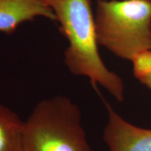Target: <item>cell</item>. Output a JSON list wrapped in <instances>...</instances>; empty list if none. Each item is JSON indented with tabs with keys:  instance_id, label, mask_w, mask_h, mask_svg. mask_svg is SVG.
Masks as SVG:
<instances>
[{
	"instance_id": "obj_9",
	"label": "cell",
	"mask_w": 151,
	"mask_h": 151,
	"mask_svg": "<svg viewBox=\"0 0 151 151\" xmlns=\"http://www.w3.org/2000/svg\"><path fill=\"white\" fill-rule=\"evenodd\" d=\"M148 1H151V0H148Z\"/></svg>"
},
{
	"instance_id": "obj_2",
	"label": "cell",
	"mask_w": 151,
	"mask_h": 151,
	"mask_svg": "<svg viewBox=\"0 0 151 151\" xmlns=\"http://www.w3.org/2000/svg\"><path fill=\"white\" fill-rule=\"evenodd\" d=\"M22 151H91L78 106L65 95L38 102L24 121Z\"/></svg>"
},
{
	"instance_id": "obj_7",
	"label": "cell",
	"mask_w": 151,
	"mask_h": 151,
	"mask_svg": "<svg viewBox=\"0 0 151 151\" xmlns=\"http://www.w3.org/2000/svg\"><path fill=\"white\" fill-rule=\"evenodd\" d=\"M130 61L134 75L139 81L151 76V48L139 52Z\"/></svg>"
},
{
	"instance_id": "obj_4",
	"label": "cell",
	"mask_w": 151,
	"mask_h": 151,
	"mask_svg": "<svg viewBox=\"0 0 151 151\" xmlns=\"http://www.w3.org/2000/svg\"><path fill=\"white\" fill-rule=\"evenodd\" d=\"M104 102L108 112V122L103 137L109 151H151V129L131 124L104 100Z\"/></svg>"
},
{
	"instance_id": "obj_5",
	"label": "cell",
	"mask_w": 151,
	"mask_h": 151,
	"mask_svg": "<svg viewBox=\"0 0 151 151\" xmlns=\"http://www.w3.org/2000/svg\"><path fill=\"white\" fill-rule=\"evenodd\" d=\"M37 17L57 21L54 11L41 0H0V32L11 35Z\"/></svg>"
},
{
	"instance_id": "obj_1",
	"label": "cell",
	"mask_w": 151,
	"mask_h": 151,
	"mask_svg": "<svg viewBox=\"0 0 151 151\" xmlns=\"http://www.w3.org/2000/svg\"><path fill=\"white\" fill-rule=\"evenodd\" d=\"M41 1L54 11L60 32L69 42L64 62L69 72L87 77L96 90L101 86L119 102L123 101V81L106 67L99 52L91 0Z\"/></svg>"
},
{
	"instance_id": "obj_8",
	"label": "cell",
	"mask_w": 151,
	"mask_h": 151,
	"mask_svg": "<svg viewBox=\"0 0 151 151\" xmlns=\"http://www.w3.org/2000/svg\"><path fill=\"white\" fill-rule=\"evenodd\" d=\"M140 82L142 84L144 85V86H146L147 88H149V89L151 90V76L147 77L146 78H144L142 81H141Z\"/></svg>"
},
{
	"instance_id": "obj_6",
	"label": "cell",
	"mask_w": 151,
	"mask_h": 151,
	"mask_svg": "<svg viewBox=\"0 0 151 151\" xmlns=\"http://www.w3.org/2000/svg\"><path fill=\"white\" fill-rule=\"evenodd\" d=\"M24 121L0 104V151H22Z\"/></svg>"
},
{
	"instance_id": "obj_3",
	"label": "cell",
	"mask_w": 151,
	"mask_h": 151,
	"mask_svg": "<svg viewBox=\"0 0 151 151\" xmlns=\"http://www.w3.org/2000/svg\"><path fill=\"white\" fill-rule=\"evenodd\" d=\"M96 33L99 46L122 59L131 60L151 48V1L97 0Z\"/></svg>"
}]
</instances>
